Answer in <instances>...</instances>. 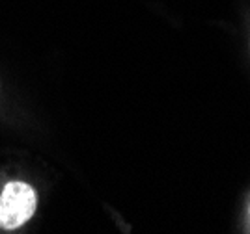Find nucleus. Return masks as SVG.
<instances>
[{
	"mask_svg": "<svg viewBox=\"0 0 250 234\" xmlns=\"http://www.w3.org/2000/svg\"><path fill=\"white\" fill-rule=\"evenodd\" d=\"M38 206V195L30 184L13 180L0 194V229L13 231L30 219Z\"/></svg>",
	"mask_w": 250,
	"mask_h": 234,
	"instance_id": "f257e3e1",
	"label": "nucleus"
}]
</instances>
